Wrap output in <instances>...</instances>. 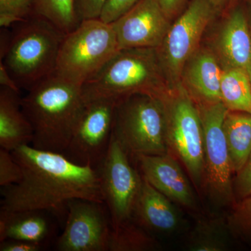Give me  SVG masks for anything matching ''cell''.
I'll list each match as a JSON object with an SVG mask.
<instances>
[{"label":"cell","mask_w":251,"mask_h":251,"mask_svg":"<svg viewBox=\"0 0 251 251\" xmlns=\"http://www.w3.org/2000/svg\"><path fill=\"white\" fill-rule=\"evenodd\" d=\"M103 204L81 199L69 202L65 227L56 242V250L108 251L112 226Z\"/></svg>","instance_id":"cell-12"},{"label":"cell","mask_w":251,"mask_h":251,"mask_svg":"<svg viewBox=\"0 0 251 251\" xmlns=\"http://www.w3.org/2000/svg\"><path fill=\"white\" fill-rule=\"evenodd\" d=\"M42 249V244L26 241L7 239L0 242V251H39Z\"/></svg>","instance_id":"cell-31"},{"label":"cell","mask_w":251,"mask_h":251,"mask_svg":"<svg viewBox=\"0 0 251 251\" xmlns=\"http://www.w3.org/2000/svg\"><path fill=\"white\" fill-rule=\"evenodd\" d=\"M140 0H107L99 19L104 23H112L128 12Z\"/></svg>","instance_id":"cell-28"},{"label":"cell","mask_w":251,"mask_h":251,"mask_svg":"<svg viewBox=\"0 0 251 251\" xmlns=\"http://www.w3.org/2000/svg\"><path fill=\"white\" fill-rule=\"evenodd\" d=\"M119 50L112 24L99 18L85 20L64 36L55 74L82 87Z\"/></svg>","instance_id":"cell-5"},{"label":"cell","mask_w":251,"mask_h":251,"mask_svg":"<svg viewBox=\"0 0 251 251\" xmlns=\"http://www.w3.org/2000/svg\"><path fill=\"white\" fill-rule=\"evenodd\" d=\"M169 89L156 49L120 50L82 86L85 103L119 100L135 94L160 96Z\"/></svg>","instance_id":"cell-3"},{"label":"cell","mask_w":251,"mask_h":251,"mask_svg":"<svg viewBox=\"0 0 251 251\" xmlns=\"http://www.w3.org/2000/svg\"><path fill=\"white\" fill-rule=\"evenodd\" d=\"M217 48L226 67L249 72L251 68V32L242 9H234L225 21L218 36Z\"/></svg>","instance_id":"cell-17"},{"label":"cell","mask_w":251,"mask_h":251,"mask_svg":"<svg viewBox=\"0 0 251 251\" xmlns=\"http://www.w3.org/2000/svg\"><path fill=\"white\" fill-rule=\"evenodd\" d=\"M211 1L216 9H221L227 6L230 2L231 0H211Z\"/></svg>","instance_id":"cell-34"},{"label":"cell","mask_w":251,"mask_h":251,"mask_svg":"<svg viewBox=\"0 0 251 251\" xmlns=\"http://www.w3.org/2000/svg\"><path fill=\"white\" fill-rule=\"evenodd\" d=\"M107 0H74L75 14L77 19L85 20L99 18Z\"/></svg>","instance_id":"cell-29"},{"label":"cell","mask_w":251,"mask_h":251,"mask_svg":"<svg viewBox=\"0 0 251 251\" xmlns=\"http://www.w3.org/2000/svg\"><path fill=\"white\" fill-rule=\"evenodd\" d=\"M211 0H191L156 49L168 87L179 85L186 63L197 52L203 33L216 11Z\"/></svg>","instance_id":"cell-10"},{"label":"cell","mask_w":251,"mask_h":251,"mask_svg":"<svg viewBox=\"0 0 251 251\" xmlns=\"http://www.w3.org/2000/svg\"><path fill=\"white\" fill-rule=\"evenodd\" d=\"M248 73H249V77H250V80L251 82V68L250 69H249V72H248Z\"/></svg>","instance_id":"cell-35"},{"label":"cell","mask_w":251,"mask_h":251,"mask_svg":"<svg viewBox=\"0 0 251 251\" xmlns=\"http://www.w3.org/2000/svg\"><path fill=\"white\" fill-rule=\"evenodd\" d=\"M166 113L160 96L135 94L119 100L113 133L130 155L169 153Z\"/></svg>","instance_id":"cell-7"},{"label":"cell","mask_w":251,"mask_h":251,"mask_svg":"<svg viewBox=\"0 0 251 251\" xmlns=\"http://www.w3.org/2000/svg\"><path fill=\"white\" fill-rule=\"evenodd\" d=\"M221 97L227 110L251 113V82L249 73L226 66L221 76Z\"/></svg>","instance_id":"cell-21"},{"label":"cell","mask_w":251,"mask_h":251,"mask_svg":"<svg viewBox=\"0 0 251 251\" xmlns=\"http://www.w3.org/2000/svg\"><path fill=\"white\" fill-rule=\"evenodd\" d=\"M163 12L170 20L177 16L184 9L188 0H156Z\"/></svg>","instance_id":"cell-32"},{"label":"cell","mask_w":251,"mask_h":251,"mask_svg":"<svg viewBox=\"0 0 251 251\" xmlns=\"http://www.w3.org/2000/svg\"><path fill=\"white\" fill-rule=\"evenodd\" d=\"M19 93L0 89V148L12 151L24 145H31L34 130L21 106Z\"/></svg>","instance_id":"cell-18"},{"label":"cell","mask_w":251,"mask_h":251,"mask_svg":"<svg viewBox=\"0 0 251 251\" xmlns=\"http://www.w3.org/2000/svg\"><path fill=\"white\" fill-rule=\"evenodd\" d=\"M222 72L214 54L206 50H198L186 63L181 77L186 90L196 102L216 103L221 101Z\"/></svg>","instance_id":"cell-15"},{"label":"cell","mask_w":251,"mask_h":251,"mask_svg":"<svg viewBox=\"0 0 251 251\" xmlns=\"http://www.w3.org/2000/svg\"><path fill=\"white\" fill-rule=\"evenodd\" d=\"M33 130L31 146L63 153L85 106L82 87L54 73L35 84L21 99Z\"/></svg>","instance_id":"cell-2"},{"label":"cell","mask_w":251,"mask_h":251,"mask_svg":"<svg viewBox=\"0 0 251 251\" xmlns=\"http://www.w3.org/2000/svg\"><path fill=\"white\" fill-rule=\"evenodd\" d=\"M188 248L193 251H223L226 244L214 229L203 225L196 229Z\"/></svg>","instance_id":"cell-26"},{"label":"cell","mask_w":251,"mask_h":251,"mask_svg":"<svg viewBox=\"0 0 251 251\" xmlns=\"http://www.w3.org/2000/svg\"><path fill=\"white\" fill-rule=\"evenodd\" d=\"M129 155L112 132L108 151L97 168L112 228L133 221L141 190L143 176L132 166Z\"/></svg>","instance_id":"cell-8"},{"label":"cell","mask_w":251,"mask_h":251,"mask_svg":"<svg viewBox=\"0 0 251 251\" xmlns=\"http://www.w3.org/2000/svg\"><path fill=\"white\" fill-rule=\"evenodd\" d=\"M196 103L204 136V184L210 198L217 204H234L237 201L232 179L233 171L223 127L228 110L221 101Z\"/></svg>","instance_id":"cell-9"},{"label":"cell","mask_w":251,"mask_h":251,"mask_svg":"<svg viewBox=\"0 0 251 251\" xmlns=\"http://www.w3.org/2000/svg\"><path fill=\"white\" fill-rule=\"evenodd\" d=\"M234 193L238 201L251 196V153L245 166L234 179Z\"/></svg>","instance_id":"cell-30"},{"label":"cell","mask_w":251,"mask_h":251,"mask_svg":"<svg viewBox=\"0 0 251 251\" xmlns=\"http://www.w3.org/2000/svg\"><path fill=\"white\" fill-rule=\"evenodd\" d=\"M23 178L21 166L16 161L11 151L0 148V186L8 187L19 182Z\"/></svg>","instance_id":"cell-27"},{"label":"cell","mask_w":251,"mask_h":251,"mask_svg":"<svg viewBox=\"0 0 251 251\" xmlns=\"http://www.w3.org/2000/svg\"><path fill=\"white\" fill-rule=\"evenodd\" d=\"M158 243L131 221L112 228L108 251H145L158 249Z\"/></svg>","instance_id":"cell-22"},{"label":"cell","mask_w":251,"mask_h":251,"mask_svg":"<svg viewBox=\"0 0 251 251\" xmlns=\"http://www.w3.org/2000/svg\"><path fill=\"white\" fill-rule=\"evenodd\" d=\"M0 85L1 87L9 88L17 93L20 94L21 92V87L18 86L14 77L11 76V74L1 62L0 63Z\"/></svg>","instance_id":"cell-33"},{"label":"cell","mask_w":251,"mask_h":251,"mask_svg":"<svg viewBox=\"0 0 251 251\" xmlns=\"http://www.w3.org/2000/svg\"><path fill=\"white\" fill-rule=\"evenodd\" d=\"M119 49H158L171 27L156 0H140L128 12L110 23Z\"/></svg>","instance_id":"cell-13"},{"label":"cell","mask_w":251,"mask_h":251,"mask_svg":"<svg viewBox=\"0 0 251 251\" xmlns=\"http://www.w3.org/2000/svg\"><path fill=\"white\" fill-rule=\"evenodd\" d=\"M33 15L44 18L65 34L80 23L75 14L74 0H36Z\"/></svg>","instance_id":"cell-23"},{"label":"cell","mask_w":251,"mask_h":251,"mask_svg":"<svg viewBox=\"0 0 251 251\" xmlns=\"http://www.w3.org/2000/svg\"><path fill=\"white\" fill-rule=\"evenodd\" d=\"M144 179L151 186L184 207L193 209L196 198L179 162L171 153L134 156Z\"/></svg>","instance_id":"cell-14"},{"label":"cell","mask_w":251,"mask_h":251,"mask_svg":"<svg viewBox=\"0 0 251 251\" xmlns=\"http://www.w3.org/2000/svg\"><path fill=\"white\" fill-rule=\"evenodd\" d=\"M1 62L21 88L29 90L55 73L65 34L44 18L32 15L16 23Z\"/></svg>","instance_id":"cell-4"},{"label":"cell","mask_w":251,"mask_h":251,"mask_svg":"<svg viewBox=\"0 0 251 251\" xmlns=\"http://www.w3.org/2000/svg\"><path fill=\"white\" fill-rule=\"evenodd\" d=\"M21 166L19 182L1 188V210L67 214L75 199L104 203L98 170L74 163L62 153L24 145L11 151Z\"/></svg>","instance_id":"cell-1"},{"label":"cell","mask_w":251,"mask_h":251,"mask_svg":"<svg viewBox=\"0 0 251 251\" xmlns=\"http://www.w3.org/2000/svg\"><path fill=\"white\" fill-rule=\"evenodd\" d=\"M227 224L232 233L251 244V196L234 203Z\"/></svg>","instance_id":"cell-24"},{"label":"cell","mask_w":251,"mask_h":251,"mask_svg":"<svg viewBox=\"0 0 251 251\" xmlns=\"http://www.w3.org/2000/svg\"><path fill=\"white\" fill-rule=\"evenodd\" d=\"M223 127L231 166L237 175L251 153V113L227 110Z\"/></svg>","instance_id":"cell-20"},{"label":"cell","mask_w":251,"mask_h":251,"mask_svg":"<svg viewBox=\"0 0 251 251\" xmlns=\"http://www.w3.org/2000/svg\"><path fill=\"white\" fill-rule=\"evenodd\" d=\"M160 97L166 113L168 151L184 166L199 188L204 182V136L197 103L180 85Z\"/></svg>","instance_id":"cell-6"},{"label":"cell","mask_w":251,"mask_h":251,"mask_svg":"<svg viewBox=\"0 0 251 251\" xmlns=\"http://www.w3.org/2000/svg\"><path fill=\"white\" fill-rule=\"evenodd\" d=\"M171 201L143 176L133 221L142 227L160 233L174 232L179 227L181 220Z\"/></svg>","instance_id":"cell-16"},{"label":"cell","mask_w":251,"mask_h":251,"mask_svg":"<svg viewBox=\"0 0 251 251\" xmlns=\"http://www.w3.org/2000/svg\"><path fill=\"white\" fill-rule=\"evenodd\" d=\"M36 0H0V26L9 27L32 16Z\"/></svg>","instance_id":"cell-25"},{"label":"cell","mask_w":251,"mask_h":251,"mask_svg":"<svg viewBox=\"0 0 251 251\" xmlns=\"http://www.w3.org/2000/svg\"><path fill=\"white\" fill-rule=\"evenodd\" d=\"M43 211H0V242L7 239L42 244L52 233Z\"/></svg>","instance_id":"cell-19"},{"label":"cell","mask_w":251,"mask_h":251,"mask_svg":"<svg viewBox=\"0 0 251 251\" xmlns=\"http://www.w3.org/2000/svg\"><path fill=\"white\" fill-rule=\"evenodd\" d=\"M117 103V100L105 99L85 103L63 154L74 163L97 169L110 145Z\"/></svg>","instance_id":"cell-11"}]
</instances>
